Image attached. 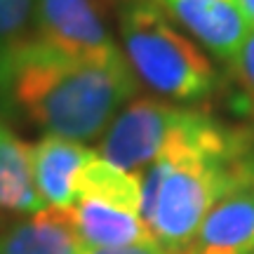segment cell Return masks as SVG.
Listing matches in <instances>:
<instances>
[{"instance_id":"9","label":"cell","mask_w":254,"mask_h":254,"mask_svg":"<svg viewBox=\"0 0 254 254\" xmlns=\"http://www.w3.org/2000/svg\"><path fill=\"white\" fill-rule=\"evenodd\" d=\"M82 250L68 209L45 207L0 231V254H80Z\"/></svg>"},{"instance_id":"8","label":"cell","mask_w":254,"mask_h":254,"mask_svg":"<svg viewBox=\"0 0 254 254\" xmlns=\"http://www.w3.org/2000/svg\"><path fill=\"white\" fill-rule=\"evenodd\" d=\"M68 212L85 250L158 243L136 212L123 209L104 200L78 198L68 207Z\"/></svg>"},{"instance_id":"12","label":"cell","mask_w":254,"mask_h":254,"mask_svg":"<svg viewBox=\"0 0 254 254\" xmlns=\"http://www.w3.org/2000/svg\"><path fill=\"white\" fill-rule=\"evenodd\" d=\"M36 0H0V55L33 36Z\"/></svg>"},{"instance_id":"5","label":"cell","mask_w":254,"mask_h":254,"mask_svg":"<svg viewBox=\"0 0 254 254\" xmlns=\"http://www.w3.org/2000/svg\"><path fill=\"white\" fill-rule=\"evenodd\" d=\"M170 19L189 33L202 50L228 64L240 50L250 24L236 0H155Z\"/></svg>"},{"instance_id":"15","label":"cell","mask_w":254,"mask_h":254,"mask_svg":"<svg viewBox=\"0 0 254 254\" xmlns=\"http://www.w3.org/2000/svg\"><path fill=\"white\" fill-rule=\"evenodd\" d=\"M236 5L240 7L245 21L250 24V28H254V0H236Z\"/></svg>"},{"instance_id":"13","label":"cell","mask_w":254,"mask_h":254,"mask_svg":"<svg viewBox=\"0 0 254 254\" xmlns=\"http://www.w3.org/2000/svg\"><path fill=\"white\" fill-rule=\"evenodd\" d=\"M233 80L240 85V90L247 94V99L254 101V28H250V33L245 36L240 50L236 57L228 62Z\"/></svg>"},{"instance_id":"3","label":"cell","mask_w":254,"mask_h":254,"mask_svg":"<svg viewBox=\"0 0 254 254\" xmlns=\"http://www.w3.org/2000/svg\"><path fill=\"white\" fill-rule=\"evenodd\" d=\"M233 127L200 109L153 97H139L123 106L101 134L97 155L127 172H141L146 165L174 148L219 144Z\"/></svg>"},{"instance_id":"14","label":"cell","mask_w":254,"mask_h":254,"mask_svg":"<svg viewBox=\"0 0 254 254\" xmlns=\"http://www.w3.org/2000/svg\"><path fill=\"white\" fill-rule=\"evenodd\" d=\"M80 254H177V250L160 245V243H144V245L127 247H97V250H82Z\"/></svg>"},{"instance_id":"11","label":"cell","mask_w":254,"mask_h":254,"mask_svg":"<svg viewBox=\"0 0 254 254\" xmlns=\"http://www.w3.org/2000/svg\"><path fill=\"white\" fill-rule=\"evenodd\" d=\"M78 198L104 200V202L118 205V207L139 214V209H141V179H139V172L120 170L116 165L106 163L104 158L94 155L80 172L78 189H75V200Z\"/></svg>"},{"instance_id":"7","label":"cell","mask_w":254,"mask_h":254,"mask_svg":"<svg viewBox=\"0 0 254 254\" xmlns=\"http://www.w3.org/2000/svg\"><path fill=\"white\" fill-rule=\"evenodd\" d=\"M33 184L45 207L68 209L75 200L78 179L85 165L97 155L80 141L45 134L40 141L28 144Z\"/></svg>"},{"instance_id":"10","label":"cell","mask_w":254,"mask_h":254,"mask_svg":"<svg viewBox=\"0 0 254 254\" xmlns=\"http://www.w3.org/2000/svg\"><path fill=\"white\" fill-rule=\"evenodd\" d=\"M0 209L12 214H36L45 209L38 195L28 144L0 118Z\"/></svg>"},{"instance_id":"2","label":"cell","mask_w":254,"mask_h":254,"mask_svg":"<svg viewBox=\"0 0 254 254\" xmlns=\"http://www.w3.org/2000/svg\"><path fill=\"white\" fill-rule=\"evenodd\" d=\"M118 33L134 78L165 101L200 104L217 92L219 75L209 57L155 0H118Z\"/></svg>"},{"instance_id":"6","label":"cell","mask_w":254,"mask_h":254,"mask_svg":"<svg viewBox=\"0 0 254 254\" xmlns=\"http://www.w3.org/2000/svg\"><path fill=\"white\" fill-rule=\"evenodd\" d=\"M182 250L186 254H254V182L226 190Z\"/></svg>"},{"instance_id":"16","label":"cell","mask_w":254,"mask_h":254,"mask_svg":"<svg viewBox=\"0 0 254 254\" xmlns=\"http://www.w3.org/2000/svg\"><path fill=\"white\" fill-rule=\"evenodd\" d=\"M177 254H186V252H184V250H177Z\"/></svg>"},{"instance_id":"4","label":"cell","mask_w":254,"mask_h":254,"mask_svg":"<svg viewBox=\"0 0 254 254\" xmlns=\"http://www.w3.org/2000/svg\"><path fill=\"white\" fill-rule=\"evenodd\" d=\"M33 38L80 59H123L104 0H36Z\"/></svg>"},{"instance_id":"1","label":"cell","mask_w":254,"mask_h":254,"mask_svg":"<svg viewBox=\"0 0 254 254\" xmlns=\"http://www.w3.org/2000/svg\"><path fill=\"white\" fill-rule=\"evenodd\" d=\"M139 80L127 59L94 62L28 38L0 55V111L71 141L101 139Z\"/></svg>"}]
</instances>
